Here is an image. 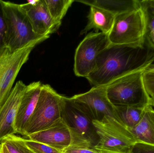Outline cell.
Here are the masks:
<instances>
[{
    "label": "cell",
    "instance_id": "obj_21",
    "mask_svg": "<svg viewBox=\"0 0 154 153\" xmlns=\"http://www.w3.org/2000/svg\"><path fill=\"white\" fill-rule=\"evenodd\" d=\"M1 143L4 144L10 153H35L26 145L23 137L15 135L9 136Z\"/></svg>",
    "mask_w": 154,
    "mask_h": 153
},
{
    "label": "cell",
    "instance_id": "obj_5",
    "mask_svg": "<svg viewBox=\"0 0 154 153\" xmlns=\"http://www.w3.org/2000/svg\"><path fill=\"white\" fill-rule=\"evenodd\" d=\"M99 137L94 148L101 153H130L135 143L134 137L121 121L110 117L93 120Z\"/></svg>",
    "mask_w": 154,
    "mask_h": 153
},
{
    "label": "cell",
    "instance_id": "obj_16",
    "mask_svg": "<svg viewBox=\"0 0 154 153\" xmlns=\"http://www.w3.org/2000/svg\"><path fill=\"white\" fill-rule=\"evenodd\" d=\"M76 1L101 8L115 16L134 10L140 5L139 0H83Z\"/></svg>",
    "mask_w": 154,
    "mask_h": 153
},
{
    "label": "cell",
    "instance_id": "obj_19",
    "mask_svg": "<svg viewBox=\"0 0 154 153\" xmlns=\"http://www.w3.org/2000/svg\"><path fill=\"white\" fill-rule=\"evenodd\" d=\"M145 19V40L154 49V0L139 1Z\"/></svg>",
    "mask_w": 154,
    "mask_h": 153
},
{
    "label": "cell",
    "instance_id": "obj_22",
    "mask_svg": "<svg viewBox=\"0 0 154 153\" xmlns=\"http://www.w3.org/2000/svg\"><path fill=\"white\" fill-rule=\"evenodd\" d=\"M143 75L146 91L152 99H154V63L145 69Z\"/></svg>",
    "mask_w": 154,
    "mask_h": 153
},
{
    "label": "cell",
    "instance_id": "obj_15",
    "mask_svg": "<svg viewBox=\"0 0 154 153\" xmlns=\"http://www.w3.org/2000/svg\"><path fill=\"white\" fill-rule=\"evenodd\" d=\"M115 15L111 13L96 6H91L88 15V22L81 35L85 34L91 29L95 32H100L108 34L113 27Z\"/></svg>",
    "mask_w": 154,
    "mask_h": 153
},
{
    "label": "cell",
    "instance_id": "obj_30",
    "mask_svg": "<svg viewBox=\"0 0 154 153\" xmlns=\"http://www.w3.org/2000/svg\"><path fill=\"white\" fill-rule=\"evenodd\" d=\"M151 105L152 107H154V99H151Z\"/></svg>",
    "mask_w": 154,
    "mask_h": 153
},
{
    "label": "cell",
    "instance_id": "obj_3",
    "mask_svg": "<svg viewBox=\"0 0 154 153\" xmlns=\"http://www.w3.org/2000/svg\"><path fill=\"white\" fill-rule=\"evenodd\" d=\"M0 2L6 24L5 46L12 52L33 43L39 44L49 37L34 32L20 4L2 0Z\"/></svg>",
    "mask_w": 154,
    "mask_h": 153
},
{
    "label": "cell",
    "instance_id": "obj_1",
    "mask_svg": "<svg viewBox=\"0 0 154 153\" xmlns=\"http://www.w3.org/2000/svg\"><path fill=\"white\" fill-rule=\"evenodd\" d=\"M154 62V49L140 45L110 44L99 54L95 69L86 77L93 87L107 86L130 73L145 69Z\"/></svg>",
    "mask_w": 154,
    "mask_h": 153
},
{
    "label": "cell",
    "instance_id": "obj_9",
    "mask_svg": "<svg viewBox=\"0 0 154 153\" xmlns=\"http://www.w3.org/2000/svg\"><path fill=\"white\" fill-rule=\"evenodd\" d=\"M110 44L108 34L92 32L87 35L76 49L75 75L78 77H88L95 69L99 54Z\"/></svg>",
    "mask_w": 154,
    "mask_h": 153
},
{
    "label": "cell",
    "instance_id": "obj_20",
    "mask_svg": "<svg viewBox=\"0 0 154 153\" xmlns=\"http://www.w3.org/2000/svg\"><path fill=\"white\" fill-rule=\"evenodd\" d=\"M51 18L57 23L61 24L62 19L75 1L73 0H44Z\"/></svg>",
    "mask_w": 154,
    "mask_h": 153
},
{
    "label": "cell",
    "instance_id": "obj_13",
    "mask_svg": "<svg viewBox=\"0 0 154 153\" xmlns=\"http://www.w3.org/2000/svg\"><path fill=\"white\" fill-rule=\"evenodd\" d=\"M23 137L44 144L61 152L71 143L70 132L62 118L44 130Z\"/></svg>",
    "mask_w": 154,
    "mask_h": 153
},
{
    "label": "cell",
    "instance_id": "obj_23",
    "mask_svg": "<svg viewBox=\"0 0 154 153\" xmlns=\"http://www.w3.org/2000/svg\"><path fill=\"white\" fill-rule=\"evenodd\" d=\"M23 138L26 145L35 153H63L47 145Z\"/></svg>",
    "mask_w": 154,
    "mask_h": 153
},
{
    "label": "cell",
    "instance_id": "obj_10",
    "mask_svg": "<svg viewBox=\"0 0 154 153\" xmlns=\"http://www.w3.org/2000/svg\"><path fill=\"white\" fill-rule=\"evenodd\" d=\"M72 97L86 106L94 120L101 121L106 116L121 121L117 114L116 106L108 97L106 86L92 87L87 92Z\"/></svg>",
    "mask_w": 154,
    "mask_h": 153
},
{
    "label": "cell",
    "instance_id": "obj_17",
    "mask_svg": "<svg viewBox=\"0 0 154 153\" xmlns=\"http://www.w3.org/2000/svg\"><path fill=\"white\" fill-rule=\"evenodd\" d=\"M149 107L141 121L128 130L136 142L154 146V125L149 115Z\"/></svg>",
    "mask_w": 154,
    "mask_h": 153
},
{
    "label": "cell",
    "instance_id": "obj_8",
    "mask_svg": "<svg viewBox=\"0 0 154 153\" xmlns=\"http://www.w3.org/2000/svg\"><path fill=\"white\" fill-rule=\"evenodd\" d=\"M38 43L12 52L7 48L0 50V107L6 101L23 65Z\"/></svg>",
    "mask_w": 154,
    "mask_h": 153
},
{
    "label": "cell",
    "instance_id": "obj_27",
    "mask_svg": "<svg viewBox=\"0 0 154 153\" xmlns=\"http://www.w3.org/2000/svg\"><path fill=\"white\" fill-rule=\"evenodd\" d=\"M148 111H149L150 117L154 125V110L152 106H150L148 108Z\"/></svg>",
    "mask_w": 154,
    "mask_h": 153
},
{
    "label": "cell",
    "instance_id": "obj_24",
    "mask_svg": "<svg viewBox=\"0 0 154 153\" xmlns=\"http://www.w3.org/2000/svg\"><path fill=\"white\" fill-rule=\"evenodd\" d=\"M6 28L5 19L2 4L0 2V50L6 48L5 37Z\"/></svg>",
    "mask_w": 154,
    "mask_h": 153
},
{
    "label": "cell",
    "instance_id": "obj_28",
    "mask_svg": "<svg viewBox=\"0 0 154 153\" xmlns=\"http://www.w3.org/2000/svg\"><path fill=\"white\" fill-rule=\"evenodd\" d=\"M0 153H10L4 144L2 143H0Z\"/></svg>",
    "mask_w": 154,
    "mask_h": 153
},
{
    "label": "cell",
    "instance_id": "obj_11",
    "mask_svg": "<svg viewBox=\"0 0 154 153\" xmlns=\"http://www.w3.org/2000/svg\"><path fill=\"white\" fill-rule=\"evenodd\" d=\"M26 87L22 81H17L8 99L0 107V143L9 136L17 134L15 120Z\"/></svg>",
    "mask_w": 154,
    "mask_h": 153
},
{
    "label": "cell",
    "instance_id": "obj_29",
    "mask_svg": "<svg viewBox=\"0 0 154 153\" xmlns=\"http://www.w3.org/2000/svg\"><path fill=\"white\" fill-rule=\"evenodd\" d=\"M38 1L39 0H29V1H27V2H28L27 3L31 4V5H36V4L38 3Z\"/></svg>",
    "mask_w": 154,
    "mask_h": 153
},
{
    "label": "cell",
    "instance_id": "obj_2",
    "mask_svg": "<svg viewBox=\"0 0 154 153\" xmlns=\"http://www.w3.org/2000/svg\"><path fill=\"white\" fill-rule=\"evenodd\" d=\"M61 118L70 133V146L94 148L99 137L93 125L94 120L86 106L72 97L63 96Z\"/></svg>",
    "mask_w": 154,
    "mask_h": 153
},
{
    "label": "cell",
    "instance_id": "obj_14",
    "mask_svg": "<svg viewBox=\"0 0 154 153\" xmlns=\"http://www.w3.org/2000/svg\"><path fill=\"white\" fill-rule=\"evenodd\" d=\"M42 85L40 81L33 82L27 85L15 120L17 134L24 136L25 128L37 106Z\"/></svg>",
    "mask_w": 154,
    "mask_h": 153
},
{
    "label": "cell",
    "instance_id": "obj_18",
    "mask_svg": "<svg viewBox=\"0 0 154 153\" xmlns=\"http://www.w3.org/2000/svg\"><path fill=\"white\" fill-rule=\"evenodd\" d=\"M149 106H116V109L119 119L128 129L135 126L141 121Z\"/></svg>",
    "mask_w": 154,
    "mask_h": 153
},
{
    "label": "cell",
    "instance_id": "obj_26",
    "mask_svg": "<svg viewBox=\"0 0 154 153\" xmlns=\"http://www.w3.org/2000/svg\"><path fill=\"white\" fill-rule=\"evenodd\" d=\"M63 153H101L93 148L69 146L62 151Z\"/></svg>",
    "mask_w": 154,
    "mask_h": 153
},
{
    "label": "cell",
    "instance_id": "obj_12",
    "mask_svg": "<svg viewBox=\"0 0 154 153\" xmlns=\"http://www.w3.org/2000/svg\"><path fill=\"white\" fill-rule=\"evenodd\" d=\"M20 6L29 19L33 31L38 35L50 37L61 25L51 18L44 0H39L36 5L27 3Z\"/></svg>",
    "mask_w": 154,
    "mask_h": 153
},
{
    "label": "cell",
    "instance_id": "obj_4",
    "mask_svg": "<svg viewBox=\"0 0 154 153\" xmlns=\"http://www.w3.org/2000/svg\"><path fill=\"white\" fill-rule=\"evenodd\" d=\"M145 69L124 75L106 86L108 97L113 105L140 107L151 106L152 99L144 83L143 74Z\"/></svg>",
    "mask_w": 154,
    "mask_h": 153
},
{
    "label": "cell",
    "instance_id": "obj_25",
    "mask_svg": "<svg viewBox=\"0 0 154 153\" xmlns=\"http://www.w3.org/2000/svg\"><path fill=\"white\" fill-rule=\"evenodd\" d=\"M130 153H154V146L135 142L132 145Z\"/></svg>",
    "mask_w": 154,
    "mask_h": 153
},
{
    "label": "cell",
    "instance_id": "obj_6",
    "mask_svg": "<svg viewBox=\"0 0 154 153\" xmlns=\"http://www.w3.org/2000/svg\"><path fill=\"white\" fill-rule=\"evenodd\" d=\"M63 97L49 84H42L37 106L23 137L44 130L61 119Z\"/></svg>",
    "mask_w": 154,
    "mask_h": 153
},
{
    "label": "cell",
    "instance_id": "obj_7",
    "mask_svg": "<svg viewBox=\"0 0 154 153\" xmlns=\"http://www.w3.org/2000/svg\"><path fill=\"white\" fill-rule=\"evenodd\" d=\"M146 29L144 14L140 4L135 9L115 16L109 39L114 45H140L145 42Z\"/></svg>",
    "mask_w": 154,
    "mask_h": 153
}]
</instances>
